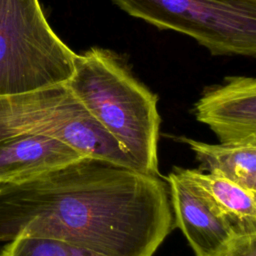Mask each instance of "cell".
<instances>
[{
  "mask_svg": "<svg viewBox=\"0 0 256 256\" xmlns=\"http://www.w3.org/2000/svg\"><path fill=\"white\" fill-rule=\"evenodd\" d=\"M172 228L167 183L107 160L85 156L0 184V243L26 235L104 256H153Z\"/></svg>",
  "mask_w": 256,
  "mask_h": 256,
  "instance_id": "cell-1",
  "label": "cell"
},
{
  "mask_svg": "<svg viewBox=\"0 0 256 256\" xmlns=\"http://www.w3.org/2000/svg\"><path fill=\"white\" fill-rule=\"evenodd\" d=\"M81 157L85 156L56 139L16 135L0 141V184L24 182Z\"/></svg>",
  "mask_w": 256,
  "mask_h": 256,
  "instance_id": "cell-8",
  "label": "cell"
},
{
  "mask_svg": "<svg viewBox=\"0 0 256 256\" xmlns=\"http://www.w3.org/2000/svg\"><path fill=\"white\" fill-rule=\"evenodd\" d=\"M187 144L199 162V170L225 178L256 193V146L204 143L186 136Z\"/></svg>",
  "mask_w": 256,
  "mask_h": 256,
  "instance_id": "cell-10",
  "label": "cell"
},
{
  "mask_svg": "<svg viewBox=\"0 0 256 256\" xmlns=\"http://www.w3.org/2000/svg\"><path fill=\"white\" fill-rule=\"evenodd\" d=\"M0 256H104L65 242L19 235L7 242Z\"/></svg>",
  "mask_w": 256,
  "mask_h": 256,
  "instance_id": "cell-11",
  "label": "cell"
},
{
  "mask_svg": "<svg viewBox=\"0 0 256 256\" xmlns=\"http://www.w3.org/2000/svg\"><path fill=\"white\" fill-rule=\"evenodd\" d=\"M166 180L175 223L196 256H216L238 237L228 223L175 171Z\"/></svg>",
  "mask_w": 256,
  "mask_h": 256,
  "instance_id": "cell-7",
  "label": "cell"
},
{
  "mask_svg": "<svg viewBox=\"0 0 256 256\" xmlns=\"http://www.w3.org/2000/svg\"><path fill=\"white\" fill-rule=\"evenodd\" d=\"M75 55L49 25L39 0H0V96L67 82Z\"/></svg>",
  "mask_w": 256,
  "mask_h": 256,
  "instance_id": "cell-4",
  "label": "cell"
},
{
  "mask_svg": "<svg viewBox=\"0 0 256 256\" xmlns=\"http://www.w3.org/2000/svg\"><path fill=\"white\" fill-rule=\"evenodd\" d=\"M132 17L185 34L212 55H256V0H111Z\"/></svg>",
  "mask_w": 256,
  "mask_h": 256,
  "instance_id": "cell-5",
  "label": "cell"
},
{
  "mask_svg": "<svg viewBox=\"0 0 256 256\" xmlns=\"http://www.w3.org/2000/svg\"><path fill=\"white\" fill-rule=\"evenodd\" d=\"M216 256H256V235L238 236Z\"/></svg>",
  "mask_w": 256,
  "mask_h": 256,
  "instance_id": "cell-12",
  "label": "cell"
},
{
  "mask_svg": "<svg viewBox=\"0 0 256 256\" xmlns=\"http://www.w3.org/2000/svg\"><path fill=\"white\" fill-rule=\"evenodd\" d=\"M20 134L53 138L83 156L141 171L66 83L0 96V141Z\"/></svg>",
  "mask_w": 256,
  "mask_h": 256,
  "instance_id": "cell-3",
  "label": "cell"
},
{
  "mask_svg": "<svg viewBox=\"0 0 256 256\" xmlns=\"http://www.w3.org/2000/svg\"><path fill=\"white\" fill-rule=\"evenodd\" d=\"M65 83L142 172L159 176L161 118L154 93L112 53L98 47L75 55Z\"/></svg>",
  "mask_w": 256,
  "mask_h": 256,
  "instance_id": "cell-2",
  "label": "cell"
},
{
  "mask_svg": "<svg viewBox=\"0 0 256 256\" xmlns=\"http://www.w3.org/2000/svg\"><path fill=\"white\" fill-rule=\"evenodd\" d=\"M174 171L204 198L238 236L256 235V193L199 169L176 168Z\"/></svg>",
  "mask_w": 256,
  "mask_h": 256,
  "instance_id": "cell-9",
  "label": "cell"
},
{
  "mask_svg": "<svg viewBox=\"0 0 256 256\" xmlns=\"http://www.w3.org/2000/svg\"><path fill=\"white\" fill-rule=\"evenodd\" d=\"M194 114L220 143L256 146V79L228 76L222 84L208 87L196 102Z\"/></svg>",
  "mask_w": 256,
  "mask_h": 256,
  "instance_id": "cell-6",
  "label": "cell"
}]
</instances>
